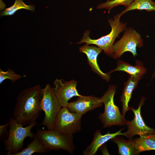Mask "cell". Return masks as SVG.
<instances>
[{
	"label": "cell",
	"instance_id": "obj_1",
	"mask_svg": "<svg viewBox=\"0 0 155 155\" xmlns=\"http://www.w3.org/2000/svg\"><path fill=\"white\" fill-rule=\"evenodd\" d=\"M42 89L38 84L20 92L13 113V117L18 123L24 126L35 121L42 111Z\"/></svg>",
	"mask_w": 155,
	"mask_h": 155
},
{
	"label": "cell",
	"instance_id": "obj_2",
	"mask_svg": "<svg viewBox=\"0 0 155 155\" xmlns=\"http://www.w3.org/2000/svg\"><path fill=\"white\" fill-rule=\"evenodd\" d=\"M9 122V132L5 145L7 151L6 155H13L23 149L24 141L26 138L32 139L35 137L31 130L36 123L34 121L24 127L13 117L10 118Z\"/></svg>",
	"mask_w": 155,
	"mask_h": 155
},
{
	"label": "cell",
	"instance_id": "obj_3",
	"mask_svg": "<svg viewBox=\"0 0 155 155\" xmlns=\"http://www.w3.org/2000/svg\"><path fill=\"white\" fill-rule=\"evenodd\" d=\"M120 19L116 15L113 19L108 20V22L111 28V31L109 34L97 39H92L89 36L90 31L87 30L84 32V36L80 41L77 44L86 43L89 45H96L103 50L106 54L112 56L114 42L126 27L127 24L121 22Z\"/></svg>",
	"mask_w": 155,
	"mask_h": 155
},
{
	"label": "cell",
	"instance_id": "obj_4",
	"mask_svg": "<svg viewBox=\"0 0 155 155\" xmlns=\"http://www.w3.org/2000/svg\"><path fill=\"white\" fill-rule=\"evenodd\" d=\"M116 89L115 86H110L107 90L100 98V101L104 104V110L103 113L99 115L98 118L103 124V128L114 125L123 126L127 123V120L121 113L119 108L114 102Z\"/></svg>",
	"mask_w": 155,
	"mask_h": 155
},
{
	"label": "cell",
	"instance_id": "obj_5",
	"mask_svg": "<svg viewBox=\"0 0 155 155\" xmlns=\"http://www.w3.org/2000/svg\"><path fill=\"white\" fill-rule=\"evenodd\" d=\"M35 135L49 151L62 149L72 154L75 150L73 135L64 134L54 129H38Z\"/></svg>",
	"mask_w": 155,
	"mask_h": 155
},
{
	"label": "cell",
	"instance_id": "obj_6",
	"mask_svg": "<svg viewBox=\"0 0 155 155\" xmlns=\"http://www.w3.org/2000/svg\"><path fill=\"white\" fill-rule=\"evenodd\" d=\"M42 95L40 105L44 113V117L41 125L48 130L54 129L56 118L62 107L53 88L47 84L42 89Z\"/></svg>",
	"mask_w": 155,
	"mask_h": 155
},
{
	"label": "cell",
	"instance_id": "obj_7",
	"mask_svg": "<svg viewBox=\"0 0 155 155\" xmlns=\"http://www.w3.org/2000/svg\"><path fill=\"white\" fill-rule=\"evenodd\" d=\"M143 40L140 34L131 28H127L121 38L114 44L113 49V58H119L127 51L132 53L134 57L137 55V47L143 46Z\"/></svg>",
	"mask_w": 155,
	"mask_h": 155
},
{
	"label": "cell",
	"instance_id": "obj_8",
	"mask_svg": "<svg viewBox=\"0 0 155 155\" xmlns=\"http://www.w3.org/2000/svg\"><path fill=\"white\" fill-rule=\"evenodd\" d=\"M82 116L70 111L67 107H62L56 118L54 129L64 134L73 135L81 129Z\"/></svg>",
	"mask_w": 155,
	"mask_h": 155
},
{
	"label": "cell",
	"instance_id": "obj_9",
	"mask_svg": "<svg viewBox=\"0 0 155 155\" xmlns=\"http://www.w3.org/2000/svg\"><path fill=\"white\" fill-rule=\"evenodd\" d=\"M145 99V98L142 97L137 109H134L133 107L131 108L134 117L131 121L127 120L126 125L127 127V130L125 133V136L129 139L137 135H140L155 133L154 129L146 125L141 115V108L144 104Z\"/></svg>",
	"mask_w": 155,
	"mask_h": 155
},
{
	"label": "cell",
	"instance_id": "obj_10",
	"mask_svg": "<svg viewBox=\"0 0 155 155\" xmlns=\"http://www.w3.org/2000/svg\"><path fill=\"white\" fill-rule=\"evenodd\" d=\"M77 83L74 80L63 82L61 79H56L54 81V90L62 107H67L68 101L73 97L81 96L76 89Z\"/></svg>",
	"mask_w": 155,
	"mask_h": 155
},
{
	"label": "cell",
	"instance_id": "obj_11",
	"mask_svg": "<svg viewBox=\"0 0 155 155\" xmlns=\"http://www.w3.org/2000/svg\"><path fill=\"white\" fill-rule=\"evenodd\" d=\"M100 98L93 96H78L75 101L69 103L67 106L71 112L82 115L87 112L101 106Z\"/></svg>",
	"mask_w": 155,
	"mask_h": 155
},
{
	"label": "cell",
	"instance_id": "obj_12",
	"mask_svg": "<svg viewBox=\"0 0 155 155\" xmlns=\"http://www.w3.org/2000/svg\"><path fill=\"white\" fill-rule=\"evenodd\" d=\"M81 52L85 53L87 57L88 64L92 70L104 80L108 81L110 79L109 73H105L100 69L97 62V57L102 50L99 47L89 46L86 44L79 49Z\"/></svg>",
	"mask_w": 155,
	"mask_h": 155
},
{
	"label": "cell",
	"instance_id": "obj_13",
	"mask_svg": "<svg viewBox=\"0 0 155 155\" xmlns=\"http://www.w3.org/2000/svg\"><path fill=\"white\" fill-rule=\"evenodd\" d=\"M122 128L115 133L108 132L102 135L100 130L96 131L94 133L93 140L91 144L84 151V155H94L96 154L98 148L104 143L109 140L119 135L125 136V133H122Z\"/></svg>",
	"mask_w": 155,
	"mask_h": 155
},
{
	"label": "cell",
	"instance_id": "obj_14",
	"mask_svg": "<svg viewBox=\"0 0 155 155\" xmlns=\"http://www.w3.org/2000/svg\"><path fill=\"white\" fill-rule=\"evenodd\" d=\"M142 77L143 76L141 75H129V79L124 83V87L120 100L122 106V115L124 117L127 111L131 109V108L129 106L128 104L131 97L132 92L137 87L139 81Z\"/></svg>",
	"mask_w": 155,
	"mask_h": 155
},
{
	"label": "cell",
	"instance_id": "obj_15",
	"mask_svg": "<svg viewBox=\"0 0 155 155\" xmlns=\"http://www.w3.org/2000/svg\"><path fill=\"white\" fill-rule=\"evenodd\" d=\"M135 64V65L133 66L127 62L118 60L117 61V67L109 73H110L116 71H121L125 72L130 75L143 76L146 72L147 69L143 66L142 62L137 60Z\"/></svg>",
	"mask_w": 155,
	"mask_h": 155
},
{
	"label": "cell",
	"instance_id": "obj_16",
	"mask_svg": "<svg viewBox=\"0 0 155 155\" xmlns=\"http://www.w3.org/2000/svg\"><path fill=\"white\" fill-rule=\"evenodd\" d=\"M134 140L135 149L139 154L144 151L155 150V133L140 135Z\"/></svg>",
	"mask_w": 155,
	"mask_h": 155
},
{
	"label": "cell",
	"instance_id": "obj_17",
	"mask_svg": "<svg viewBox=\"0 0 155 155\" xmlns=\"http://www.w3.org/2000/svg\"><path fill=\"white\" fill-rule=\"evenodd\" d=\"M111 140L117 144L119 154L135 155L139 154L135 149L134 139L132 138L127 140L117 136Z\"/></svg>",
	"mask_w": 155,
	"mask_h": 155
},
{
	"label": "cell",
	"instance_id": "obj_18",
	"mask_svg": "<svg viewBox=\"0 0 155 155\" xmlns=\"http://www.w3.org/2000/svg\"><path fill=\"white\" fill-rule=\"evenodd\" d=\"M137 9L147 12L155 11V2L152 0H135L127 8L117 15L120 18L124 14L129 11Z\"/></svg>",
	"mask_w": 155,
	"mask_h": 155
},
{
	"label": "cell",
	"instance_id": "obj_19",
	"mask_svg": "<svg viewBox=\"0 0 155 155\" xmlns=\"http://www.w3.org/2000/svg\"><path fill=\"white\" fill-rule=\"evenodd\" d=\"M49 151L40 140L35 135L33 140L26 148L13 155H31L35 153H44Z\"/></svg>",
	"mask_w": 155,
	"mask_h": 155
},
{
	"label": "cell",
	"instance_id": "obj_20",
	"mask_svg": "<svg viewBox=\"0 0 155 155\" xmlns=\"http://www.w3.org/2000/svg\"><path fill=\"white\" fill-rule=\"evenodd\" d=\"M34 9V6L26 4L22 0H15L14 4L2 11L0 13V16H12L18 10L21 9H25L33 11Z\"/></svg>",
	"mask_w": 155,
	"mask_h": 155
},
{
	"label": "cell",
	"instance_id": "obj_21",
	"mask_svg": "<svg viewBox=\"0 0 155 155\" xmlns=\"http://www.w3.org/2000/svg\"><path fill=\"white\" fill-rule=\"evenodd\" d=\"M135 0H108L106 2L100 4L97 6L98 9H106L109 13L114 7L120 5L124 6L126 8L128 7Z\"/></svg>",
	"mask_w": 155,
	"mask_h": 155
},
{
	"label": "cell",
	"instance_id": "obj_22",
	"mask_svg": "<svg viewBox=\"0 0 155 155\" xmlns=\"http://www.w3.org/2000/svg\"><path fill=\"white\" fill-rule=\"evenodd\" d=\"M22 76L16 73L13 70L8 68L6 71H3L0 69V84L5 80H10L12 83L21 78Z\"/></svg>",
	"mask_w": 155,
	"mask_h": 155
},
{
	"label": "cell",
	"instance_id": "obj_23",
	"mask_svg": "<svg viewBox=\"0 0 155 155\" xmlns=\"http://www.w3.org/2000/svg\"><path fill=\"white\" fill-rule=\"evenodd\" d=\"M9 125V122L4 125L0 126V136L1 138H2V137L5 136V135L7 134V129Z\"/></svg>",
	"mask_w": 155,
	"mask_h": 155
},
{
	"label": "cell",
	"instance_id": "obj_24",
	"mask_svg": "<svg viewBox=\"0 0 155 155\" xmlns=\"http://www.w3.org/2000/svg\"><path fill=\"white\" fill-rule=\"evenodd\" d=\"M155 76V69L154 71L152 76V78H153Z\"/></svg>",
	"mask_w": 155,
	"mask_h": 155
}]
</instances>
